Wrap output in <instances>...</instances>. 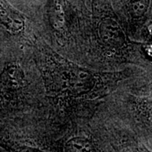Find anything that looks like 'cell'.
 <instances>
[{"mask_svg":"<svg viewBox=\"0 0 152 152\" xmlns=\"http://www.w3.org/2000/svg\"><path fill=\"white\" fill-rule=\"evenodd\" d=\"M63 65L66 69L64 71L65 77L63 78L64 83H62V87L65 89L64 91L70 92L76 97L92 91L99 80L97 75H93L91 72L67 64L65 61Z\"/></svg>","mask_w":152,"mask_h":152,"instance_id":"6da1fadb","label":"cell"},{"mask_svg":"<svg viewBox=\"0 0 152 152\" xmlns=\"http://www.w3.org/2000/svg\"><path fill=\"white\" fill-rule=\"evenodd\" d=\"M24 73L19 64H6L0 74V100H10L15 97L24 86Z\"/></svg>","mask_w":152,"mask_h":152,"instance_id":"7a4b0ae2","label":"cell"},{"mask_svg":"<svg viewBox=\"0 0 152 152\" xmlns=\"http://www.w3.org/2000/svg\"><path fill=\"white\" fill-rule=\"evenodd\" d=\"M0 25L10 34L18 36L25 30L26 20L7 0H0Z\"/></svg>","mask_w":152,"mask_h":152,"instance_id":"3957f363","label":"cell"},{"mask_svg":"<svg viewBox=\"0 0 152 152\" xmlns=\"http://www.w3.org/2000/svg\"><path fill=\"white\" fill-rule=\"evenodd\" d=\"M99 33L101 39L104 43L109 46H119L120 42L122 40V36L120 35L119 27H117L113 24L107 23L102 24L101 27H99Z\"/></svg>","mask_w":152,"mask_h":152,"instance_id":"277c9868","label":"cell"},{"mask_svg":"<svg viewBox=\"0 0 152 152\" xmlns=\"http://www.w3.org/2000/svg\"><path fill=\"white\" fill-rule=\"evenodd\" d=\"M65 152H95L91 142L86 138L76 137L69 140L64 146Z\"/></svg>","mask_w":152,"mask_h":152,"instance_id":"5b68a950","label":"cell"}]
</instances>
